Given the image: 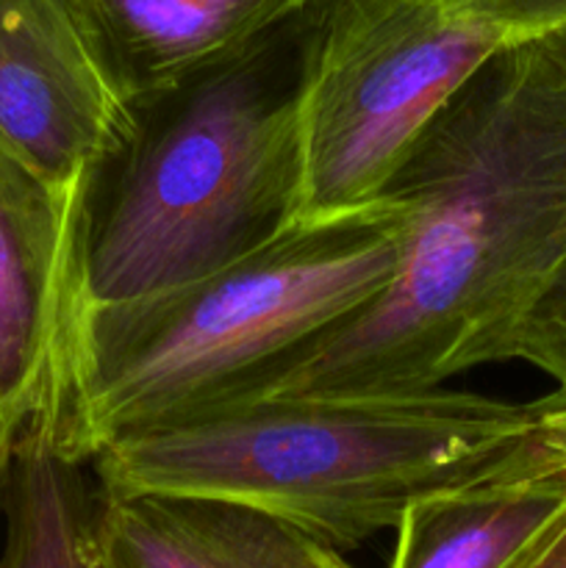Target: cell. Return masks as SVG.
<instances>
[{
    "label": "cell",
    "instance_id": "12",
    "mask_svg": "<svg viewBox=\"0 0 566 568\" xmlns=\"http://www.w3.org/2000/svg\"><path fill=\"white\" fill-rule=\"evenodd\" d=\"M508 361L542 369L555 383V397L566 403V266L516 327Z\"/></svg>",
    "mask_w": 566,
    "mask_h": 568
},
{
    "label": "cell",
    "instance_id": "14",
    "mask_svg": "<svg viewBox=\"0 0 566 568\" xmlns=\"http://www.w3.org/2000/svg\"><path fill=\"white\" fill-rule=\"evenodd\" d=\"M505 568H566V508Z\"/></svg>",
    "mask_w": 566,
    "mask_h": 568
},
{
    "label": "cell",
    "instance_id": "11",
    "mask_svg": "<svg viewBox=\"0 0 566 568\" xmlns=\"http://www.w3.org/2000/svg\"><path fill=\"white\" fill-rule=\"evenodd\" d=\"M0 568H111L98 536V483L59 433L28 427L6 469Z\"/></svg>",
    "mask_w": 566,
    "mask_h": 568
},
{
    "label": "cell",
    "instance_id": "13",
    "mask_svg": "<svg viewBox=\"0 0 566 568\" xmlns=\"http://www.w3.org/2000/svg\"><path fill=\"white\" fill-rule=\"evenodd\" d=\"M461 3L497 26L511 42L547 37L566 26V0H461Z\"/></svg>",
    "mask_w": 566,
    "mask_h": 568
},
{
    "label": "cell",
    "instance_id": "10",
    "mask_svg": "<svg viewBox=\"0 0 566 568\" xmlns=\"http://www.w3.org/2000/svg\"><path fill=\"white\" fill-rule=\"evenodd\" d=\"M566 508V464L411 508L388 568H505Z\"/></svg>",
    "mask_w": 566,
    "mask_h": 568
},
{
    "label": "cell",
    "instance_id": "8",
    "mask_svg": "<svg viewBox=\"0 0 566 568\" xmlns=\"http://www.w3.org/2000/svg\"><path fill=\"white\" fill-rule=\"evenodd\" d=\"M98 536L111 568H355L320 538L228 499L98 486Z\"/></svg>",
    "mask_w": 566,
    "mask_h": 568
},
{
    "label": "cell",
    "instance_id": "4",
    "mask_svg": "<svg viewBox=\"0 0 566 568\" xmlns=\"http://www.w3.org/2000/svg\"><path fill=\"white\" fill-rule=\"evenodd\" d=\"M408 214L294 222L255 253L166 292L92 308L61 447L92 460L114 438L259 381L377 297L397 275Z\"/></svg>",
    "mask_w": 566,
    "mask_h": 568
},
{
    "label": "cell",
    "instance_id": "3",
    "mask_svg": "<svg viewBox=\"0 0 566 568\" xmlns=\"http://www.w3.org/2000/svg\"><path fill=\"white\" fill-rule=\"evenodd\" d=\"M316 6L133 105V136L89 200V311L200 281L297 222L300 75Z\"/></svg>",
    "mask_w": 566,
    "mask_h": 568
},
{
    "label": "cell",
    "instance_id": "7",
    "mask_svg": "<svg viewBox=\"0 0 566 568\" xmlns=\"http://www.w3.org/2000/svg\"><path fill=\"white\" fill-rule=\"evenodd\" d=\"M133 128L70 0H0V148L17 164L92 194Z\"/></svg>",
    "mask_w": 566,
    "mask_h": 568
},
{
    "label": "cell",
    "instance_id": "9",
    "mask_svg": "<svg viewBox=\"0 0 566 568\" xmlns=\"http://www.w3.org/2000/svg\"><path fill=\"white\" fill-rule=\"evenodd\" d=\"M314 0H70L111 81L131 105L270 33Z\"/></svg>",
    "mask_w": 566,
    "mask_h": 568
},
{
    "label": "cell",
    "instance_id": "5",
    "mask_svg": "<svg viewBox=\"0 0 566 568\" xmlns=\"http://www.w3.org/2000/svg\"><path fill=\"white\" fill-rule=\"evenodd\" d=\"M511 39L461 0H320L300 75L297 222L370 209Z\"/></svg>",
    "mask_w": 566,
    "mask_h": 568
},
{
    "label": "cell",
    "instance_id": "6",
    "mask_svg": "<svg viewBox=\"0 0 566 568\" xmlns=\"http://www.w3.org/2000/svg\"><path fill=\"white\" fill-rule=\"evenodd\" d=\"M89 200L48 186L0 148V449L37 425L61 442L89 314Z\"/></svg>",
    "mask_w": 566,
    "mask_h": 568
},
{
    "label": "cell",
    "instance_id": "15",
    "mask_svg": "<svg viewBox=\"0 0 566 568\" xmlns=\"http://www.w3.org/2000/svg\"><path fill=\"white\" fill-rule=\"evenodd\" d=\"M538 39H544V42H547L549 48H553L555 53H558L560 59L566 61V26H564V28H558V31L547 33V37H538Z\"/></svg>",
    "mask_w": 566,
    "mask_h": 568
},
{
    "label": "cell",
    "instance_id": "2",
    "mask_svg": "<svg viewBox=\"0 0 566 568\" xmlns=\"http://www.w3.org/2000/svg\"><path fill=\"white\" fill-rule=\"evenodd\" d=\"M566 464V403L461 388L239 394L114 438L92 460L114 494L247 505L333 549L397 530L411 508Z\"/></svg>",
    "mask_w": 566,
    "mask_h": 568
},
{
    "label": "cell",
    "instance_id": "16",
    "mask_svg": "<svg viewBox=\"0 0 566 568\" xmlns=\"http://www.w3.org/2000/svg\"><path fill=\"white\" fill-rule=\"evenodd\" d=\"M9 455H11V449H0V494H3L6 469H9Z\"/></svg>",
    "mask_w": 566,
    "mask_h": 568
},
{
    "label": "cell",
    "instance_id": "1",
    "mask_svg": "<svg viewBox=\"0 0 566 568\" xmlns=\"http://www.w3.org/2000/svg\"><path fill=\"white\" fill-rule=\"evenodd\" d=\"M386 194L408 214L392 283L231 397L416 394L508 361L516 327L566 266V61L544 39L505 44Z\"/></svg>",
    "mask_w": 566,
    "mask_h": 568
}]
</instances>
